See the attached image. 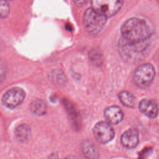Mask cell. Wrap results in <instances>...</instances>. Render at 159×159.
<instances>
[{
  "label": "cell",
  "mask_w": 159,
  "mask_h": 159,
  "mask_svg": "<svg viewBox=\"0 0 159 159\" xmlns=\"http://www.w3.org/2000/svg\"><path fill=\"white\" fill-rule=\"evenodd\" d=\"M120 32L124 42L130 45H136L150 40L153 29L152 25L146 20L132 17L123 24Z\"/></svg>",
  "instance_id": "obj_1"
},
{
  "label": "cell",
  "mask_w": 159,
  "mask_h": 159,
  "mask_svg": "<svg viewBox=\"0 0 159 159\" xmlns=\"http://www.w3.org/2000/svg\"><path fill=\"white\" fill-rule=\"evenodd\" d=\"M30 111L37 116H43L46 113L47 105L42 99H35L30 104Z\"/></svg>",
  "instance_id": "obj_13"
},
{
  "label": "cell",
  "mask_w": 159,
  "mask_h": 159,
  "mask_svg": "<svg viewBox=\"0 0 159 159\" xmlns=\"http://www.w3.org/2000/svg\"><path fill=\"white\" fill-rule=\"evenodd\" d=\"M150 46V40L139 44L130 45L122 39L119 42V51L123 58L129 62H135L141 60Z\"/></svg>",
  "instance_id": "obj_2"
},
{
  "label": "cell",
  "mask_w": 159,
  "mask_h": 159,
  "mask_svg": "<svg viewBox=\"0 0 159 159\" xmlns=\"http://www.w3.org/2000/svg\"><path fill=\"white\" fill-rule=\"evenodd\" d=\"M93 134L95 139L101 143H107L114 137V130L106 122H98L93 128Z\"/></svg>",
  "instance_id": "obj_6"
},
{
  "label": "cell",
  "mask_w": 159,
  "mask_h": 159,
  "mask_svg": "<svg viewBox=\"0 0 159 159\" xmlns=\"http://www.w3.org/2000/svg\"><path fill=\"white\" fill-rule=\"evenodd\" d=\"M25 98L24 91L19 88L8 90L2 97L3 104L8 108L14 109L20 105Z\"/></svg>",
  "instance_id": "obj_7"
},
{
  "label": "cell",
  "mask_w": 159,
  "mask_h": 159,
  "mask_svg": "<svg viewBox=\"0 0 159 159\" xmlns=\"http://www.w3.org/2000/svg\"><path fill=\"white\" fill-rule=\"evenodd\" d=\"M89 58L92 63L96 66H100L102 62V55L98 48H94L89 53Z\"/></svg>",
  "instance_id": "obj_15"
},
{
  "label": "cell",
  "mask_w": 159,
  "mask_h": 159,
  "mask_svg": "<svg viewBox=\"0 0 159 159\" xmlns=\"http://www.w3.org/2000/svg\"><path fill=\"white\" fill-rule=\"evenodd\" d=\"M107 17L91 7L88 9L84 13V26L88 32L97 34L104 28L107 22Z\"/></svg>",
  "instance_id": "obj_3"
},
{
  "label": "cell",
  "mask_w": 159,
  "mask_h": 159,
  "mask_svg": "<svg viewBox=\"0 0 159 159\" xmlns=\"http://www.w3.org/2000/svg\"><path fill=\"white\" fill-rule=\"evenodd\" d=\"M65 159H79V158L75 156H69V157H67L66 158H65Z\"/></svg>",
  "instance_id": "obj_18"
},
{
  "label": "cell",
  "mask_w": 159,
  "mask_h": 159,
  "mask_svg": "<svg viewBox=\"0 0 159 159\" xmlns=\"http://www.w3.org/2000/svg\"><path fill=\"white\" fill-rule=\"evenodd\" d=\"M119 98L121 103L129 107H132L134 106L135 99L134 96L127 91H122L119 94Z\"/></svg>",
  "instance_id": "obj_14"
},
{
  "label": "cell",
  "mask_w": 159,
  "mask_h": 159,
  "mask_svg": "<svg viewBox=\"0 0 159 159\" xmlns=\"http://www.w3.org/2000/svg\"><path fill=\"white\" fill-rule=\"evenodd\" d=\"M9 12V6L7 0H1L0 2V15L2 18L7 16Z\"/></svg>",
  "instance_id": "obj_16"
},
{
  "label": "cell",
  "mask_w": 159,
  "mask_h": 159,
  "mask_svg": "<svg viewBox=\"0 0 159 159\" xmlns=\"http://www.w3.org/2000/svg\"><path fill=\"white\" fill-rule=\"evenodd\" d=\"M10 1H12V0H10Z\"/></svg>",
  "instance_id": "obj_20"
},
{
  "label": "cell",
  "mask_w": 159,
  "mask_h": 159,
  "mask_svg": "<svg viewBox=\"0 0 159 159\" xmlns=\"http://www.w3.org/2000/svg\"><path fill=\"white\" fill-rule=\"evenodd\" d=\"M83 154L88 159H97L99 152L96 146L90 141H84L81 145Z\"/></svg>",
  "instance_id": "obj_11"
},
{
  "label": "cell",
  "mask_w": 159,
  "mask_h": 159,
  "mask_svg": "<svg viewBox=\"0 0 159 159\" xmlns=\"http://www.w3.org/2000/svg\"><path fill=\"white\" fill-rule=\"evenodd\" d=\"M124 0H91V7L99 13L110 17L121 9Z\"/></svg>",
  "instance_id": "obj_5"
},
{
  "label": "cell",
  "mask_w": 159,
  "mask_h": 159,
  "mask_svg": "<svg viewBox=\"0 0 159 159\" xmlns=\"http://www.w3.org/2000/svg\"><path fill=\"white\" fill-rule=\"evenodd\" d=\"M155 75V68L150 63H145L138 66L134 71L133 79L135 84L142 88L150 85Z\"/></svg>",
  "instance_id": "obj_4"
},
{
  "label": "cell",
  "mask_w": 159,
  "mask_h": 159,
  "mask_svg": "<svg viewBox=\"0 0 159 159\" xmlns=\"http://www.w3.org/2000/svg\"><path fill=\"white\" fill-rule=\"evenodd\" d=\"M14 134L17 140L25 142L29 140L30 135V127L25 124H21L16 129Z\"/></svg>",
  "instance_id": "obj_12"
},
{
  "label": "cell",
  "mask_w": 159,
  "mask_h": 159,
  "mask_svg": "<svg viewBox=\"0 0 159 159\" xmlns=\"http://www.w3.org/2000/svg\"><path fill=\"white\" fill-rule=\"evenodd\" d=\"M141 112L150 118H155L158 115V108L157 103L149 99L142 100L139 105Z\"/></svg>",
  "instance_id": "obj_8"
},
{
  "label": "cell",
  "mask_w": 159,
  "mask_h": 159,
  "mask_svg": "<svg viewBox=\"0 0 159 159\" xmlns=\"http://www.w3.org/2000/svg\"><path fill=\"white\" fill-rule=\"evenodd\" d=\"M104 117L108 123L114 125L117 124L123 119V112L118 106H112L106 109Z\"/></svg>",
  "instance_id": "obj_10"
},
{
  "label": "cell",
  "mask_w": 159,
  "mask_h": 159,
  "mask_svg": "<svg viewBox=\"0 0 159 159\" xmlns=\"http://www.w3.org/2000/svg\"><path fill=\"white\" fill-rule=\"evenodd\" d=\"M122 145L127 148H133L139 143V133L136 129H130L126 130L121 136Z\"/></svg>",
  "instance_id": "obj_9"
},
{
  "label": "cell",
  "mask_w": 159,
  "mask_h": 159,
  "mask_svg": "<svg viewBox=\"0 0 159 159\" xmlns=\"http://www.w3.org/2000/svg\"><path fill=\"white\" fill-rule=\"evenodd\" d=\"M67 25H68L66 26V29L68 30H71L72 27H71V25H70V24H67Z\"/></svg>",
  "instance_id": "obj_19"
},
{
  "label": "cell",
  "mask_w": 159,
  "mask_h": 159,
  "mask_svg": "<svg viewBox=\"0 0 159 159\" xmlns=\"http://www.w3.org/2000/svg\"><path fill=\"white\" fill-rule=\"evenodd\" d=\"M88 0H73L74 3L78 7H82L83 5L88 2Z\"/></svg>",
  "instance_id": "obj_17"
}]
</instances>
